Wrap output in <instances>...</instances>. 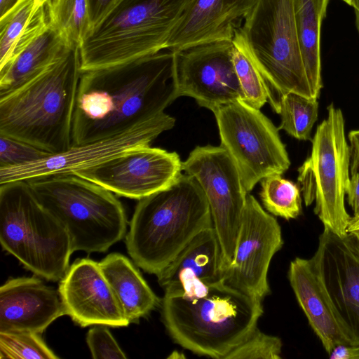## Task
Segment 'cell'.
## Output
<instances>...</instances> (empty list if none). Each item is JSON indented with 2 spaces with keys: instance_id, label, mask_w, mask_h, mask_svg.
<instances>
[{
  "instance_id": "37",
  "label": "cell",
  "mask_w": 359,
  "mask_h": 359,
  "mask_svg": "<svg viewBox=\"0 0 359 359\" xmlns=\"http://www.w3.org/2000/svg\"><path fill=\"white\" fill-rule=\"evenodd\" d=\"M20 0H0V18L11 10Z\"/></svg>"
},
{
  "instance_id": "15",
  "label": "cell",
  "mask_w": 359,
  "mask_h": 359,
  "mask_svg": "<svg viewBox=\"0 0 359 359\" xmlns=\"http://www.w3.org/2000/svg\"><path fill=\"white\" fill-rule=\"evenodd\" d=\"M182 171L177 153L145 145L72 175L120 196L140 200L173 184Z\"/></svg>"
},
{
  "instance_id": "4",
  "label": "cell",
  "mask_w": 359,
  "mask_h": 359,
  "mask_svg": "<svg viewBox=\"0 0 359 359\" xmlns=\"http://www.w3.org/2000/svg\"><path fill=\"white\" fill-rule=\"evenodd\" d=\"M261 302L220 281L196 295L165 291L162 318L175 343L199 355L224 359L257 327Z\"/></svg>"
},
{
  "instance_id": "21",
  "label": "cell",
  "mask_w": 359,
  "mask_h": 359,
  "mask_svg": "<svg viewBox=\"0 0 359 359\" xmlns=\"http://www.w3.org/2000/svg\"><path fill=\"white\" fill-rule=\"evenodd\" d=\"M288 279L309 323L329 355L349 341L339 326L315 255L290 262Z\"/></svg>"
},
{
  "instance_id": "14",
  "label": "cell",
  "mask_w": 359,
  "mask_h": 359,
  "mask_svg": "<svg viewBox=\"0 0 359 359\" xmlns=\"http://www.w3.org/2000/svg\"><path fill=\"white\" fill-rule=\"evenodd\" d=\"M233 48L232 41H222L172 51L177 97H191L212 112L222 105L244 100Z\"/></svg>"
},
{
  "instance_id": "22",
  "label": "cell",
  "mask_w": 359,
  "mask_h": 359,
  "mask_svg": "<svg viewBox=\"0 0 359 359\" xmlns=\"http://www.w3.org/2000/svg\"><path fill=\"white\" fill-rule=\"evenodd\" d=\"M99 265L130 323L137 322L159 304L158 297L126 256L109 254Z\"/></svg>"
},
{
  "instance_id": "41",
  "label": "cell",
  "mask_w": 359,
  "mask_h": 359,
  "mask_svg": "<svg viewBox=\"0 0 359 359\" xmlns=\"http://www.w3.org/2000/svg\"><path fill=\"white\" fill-rule=\"evenodd\" d=\"M38 1H46V0H38Z\"/></svg>"
},
{
  "instance_id": "34",
  "label": "cell",
  "mask_w": 359,
  "mask_h": 359,
  "mask_svg": "<svg viewBox=\"0 0 359 359\" xmlns=\"http://www.w3.org/2000/svg\"><path fill=\"white\" fill-rule=\"evenodd\" d=\"M91 28L109 11L117 0H86Z\"/></svg>"
},
{
  "instance_id": "24",
  "label": "cell",
  "mask_w": 359,
  "mask_h": 359,
  "mask_svg": "<svg viewBox=\"0 0 359 359\" xmlns=\"http://www.w3.org/2000/svg\"><path fill=\"white\" fill-rule=\"evenodd\" d=\"M330 0H296L295 18L303 62L316 99L323 88L320 30Z\"/></svg>"
},
{
  "instance_id": "23",
  "label": "cell",
  "mask_w": 359,
  "mask_h": 359,
  "mask_svg": "<svg viewBox=\"0 0 359 359\" xmlns=\"http://www.w3.org/2000/svg\"><path fill=\"white\" fill-rule=\"evenodd\" d=\"M70 46L54 28L48 27L9 64L0 69V95L29 81L61 57Z\"/></svg>"
},
{
  "instance_id": "9",
  "label": "cell",
  "mask_w": 359,
  "mask_h": 359,
  "mask_svg": "<svg viewBox=\"0 0 359 359\" xmlns=\"http://www.w3.org/2000/svg\"><path fill=\"white\" fill-rule=\"evenodd\" d=\"M327 109L312 139L310 156L298 170V182L306 206L315 201L314 212L324 227L343 236L351 217L344 204L350 180L349 145L341 110L333 103Z\"/></svg>"
},
{
  "instance_id": "11",
  "label": "cell",
  "mask_w": 359,
  "mask_h": 359,
  "mask_svg": "<svg viewBox=\"0 0 359 359\" xmlns=\"http://www.w3.org/2000/svg\"><path fill=\"white\" fill-rule=\"evenodd\" d=\"M182 170L197 180L207 198L221 246L224 271L233 258L248 193L234 162L221 146L196 147L182 162Z\"/></svg>"
},
{
  "instance_id": "17",
  "label": "cell",
  "mask_w": 359,
  "mask_h": 359,
  "mask_svg": "<svg viewBox=\"0 0 359 359\" xmlns=\"http://www.w3.org/2000/svg\"><path fill=\"white\" fill-rule=\"evenodd\" d=\"M58 292L65 315L82 327H120L130 323L99 262L76 259L60 280Z\"/></svg>"
},
{
  "instance_id": "13",
  "label": "cell",
  "mask_w": 359,
  "mask_h": 359,
  "mask_svg": "<svg viewBox=\"0 0 359 359\" xmlns=\"http://www.w3.org/2000/svg\"><path fill=\"white\" fill-rule=\"evenodd\" d=\"M283 245L278 221L248 193L233 258L223 271L222 281L262 301L270 293L267 275L271 261Z\"/></svg>"
},
{
  "instance_id": "5",
  "label": "cell",
  "mask_w": 359,
  "mask_h": 359,
  "mask_svg": "<svg viewBox=\"0 0 359 359\" xmlns=\"http://www.w3.org/2000/svg\"><path fill=\"white\" fill-rule=\"evenodd\" d=\"M192 0H117L83 39L81 72L166 49L170 36Z\"/></svg>"
},
{
  "instance_id": "2",
  "label": "cell",
  "mask_w": 359,
  "mask_h": 359,
  "mask_svg": "<svg viewBox=\"0 0 359 359\" xmlns=\"http://www.w3.org/2000/svg\"><path fill=\"white\" fill-rule=\"evenodd\" d=\"M81 74L79 47L72 46L39 74L0 95V135L49 154L69 149Z\"/></svg>"
},
{
  "instance_id": "32",
  "label": "cell",
  "mask_w": 359,
  "mask_h": 359,
  "mask_svg": "<svg viewBox=\"0 0 359 359\" xmlns=\"http://www.w3.org/2000/svg\"><path fill=\"white\" fill-rule=\"evenodd\" d=\"M48 154L28 143L0 135V167H8L41 159Z\"/></svg>"
},
{
  "instance_id": "27",
  "label": "cell",
  "mask_w": 359,
  "mask_h": 359,
  "mask_svg": "<svg viewBox=\"0 0 359 359\" xmlns=\"http://www.w3.org/2000/svg\"><path fill=\"white\" fill-rule=\"evenodd\" d=\"M261 185V200L270 214L287 220L301 214V190L296 184L275 174L262 179Z\"/></svg>"
},
{
  "instance_id": "7",
  "label": "cell",
  "mask_w": 359,
  "mask_h": 359,
  "mask_svg": "<svg viewBox=\"0 0 359 359\" xmlns=\"http://www.w3.org/2000/svg\"><path fill=\"white\" fill-rule=\"evenodd\" d=\"M0 242L27 269L50 281L62 279L74 252L65 227L27 181L0 184Z\"/></svg>"
},
{
  "instance_id": "6",
  "label": "cell",
  "mask_w": 359,
  "mask_h": 359,
  "mask_svg": "<svg viewBox=\"0 0 359 359\" xmlns=\"http://www.w3.org/2000/svg\"><path fill=\"white\" fill-rule=\"evenodd\" d=\"M296 0H255L241 32L267 91L268 102L279 114L288 93L315 99L299 43Z\"/></svg>"
},
{
  "instance_id": "20",
  "label": "cell",
  "mask_w": 359,
  "mask_h": 359,
  "mask_svg": "<svg viewBox=\"0 0 359 359\" xmlns=\"http://www.w3.org/2000/svg\"><path fill=\"white\" fill-rule=\"evenodd\" d=\"M222 274L221 246L211 226L199 232L156 276L165 291L196 295L222 281Z\"/></svg>"
},
{
  "instance_id": "1",
  "label": "cell",
  "mask_w": 359,
  "mask_h": 359,
  "mask_svg": "<svg viewBox=\"0 0 359 359\" xmlns=\"http://www.w3.org/2000/svg\"><path fill=\"white\" fill-rule=\"evenodd\" d=\"M174 53H158L81 72L72 145L122 133L159 116L176 100Z\"/></svg>"
},
{
  "instance_id": "28",
  "label": "cell",
  "mask_w": 359,
  "mask_h": 359,
  "mask_svg": "<svg viewBox=\"0 0 359 359\" xmlns=\"http://www.w3.org/2000/svg\"><path fill=\"white\" fill-rule=\"evenodd\" d=\"M318 102L294 93H288L281 99L278 130L299 140H311V133L318 118Z\"/></svg>"
},
{
  "instance_id": "10",
  "label": "cell",
  "mask_w": 359,
  "mask_h": 359,
  "mask_svg": "<svg viewBox=\"0 0 359 359\" xmlns=\"http://www.w3.org/2000/svg\"><path fill=\"white\" fill-rule=\"evenodd\" d=\"M213 114L220 146L234 162L248 193L264 177L289 169L290 161L278 128L259 109L239 100Z\"/></svg>"
},
{
  "instance_id": "3",
  "label": "cell",
  "mask_w": 359,
  "mask_h": 359,
  "mask_svg": "<svg viewBox=\"0 0 359 359\" xmlns=\"http://www.w3.org/2000/svg\"><path fill=\"white\" fill-rule=\"evenodd\" d=\"M211 226L204 191L194 177L182 174L169 187L139 200L126 238L127 250L138 267L157 276Z\"/></svg>"
},
{
  "instance_id": "33",
  "label": "cell",
  "mask_w": 359,
  "mask_h": 359,
  "mask_svg": "<svg viewBox=\"0 0 359 359\" xmlns=\"http://www.w3.org/2000/svg\"><path fill=\"white\" fill-rule=\"evenodd\" d=\"M107 326L96 325L86 334V343L94 359L127 358Z\"/></svg>"
},
{
  "instance_id": "38",
  "label": "cell",
  "mask_w": 359,
  "mask_h": 359,
  "mask_svg": "<svg viewBox=\"0 0 359 359\" xmlns=\"http://www.w3.org/2000/svg\"><path fill=\"white\" fill-rule=\"evenodd\" d=\"M355 14V25L359 34V0H353V6Z\"/></svg>"
},
{
  "instance_id": "35",
  "label": "cell",
  "mask_w": 359,
  "mask_h": 359,
  "mask_svg": "<svg viewBox=\"0 0 359 359\" xmlns=\"http://www.w3.org/2000/svg\"><path fill=\"white\" fill-rule=\"evenodd\" d=\"M350 151V173L359 172V129L350 131L348 135Z\"/></svg>"
},
{
  "instance_id": "18",
  "label": "cell",
  "mask_w": 359,
  "mask_h": 359,
  "mask_svg": "<svg viewBox=\"0 0 359 359\" xmlns=\"http://www.w3.org/2000/svg\"><path fill=\"white\" fill-rule=\"evenodd\" d=\"M64 315L58 290L38 278H11L0 287V331L42 334Z\"/></svg>"
},
{
  "instance_id": "8",
  "label": "cell",
  "mask_w": 359,
  "mask_h": 359,
  "mask_svg": "<svg viewBox=\"0 0 359 359\" xmlns=\"http://www.w3.org/2000/svg\"><path fill=\"white\" fill-rule=\"evenodd\" d=\"M27 182L39 202L65 227L74 251L104 252L125 236L126 212L110 191L75 175Z\"/></svg>"
},
{
  "instance_id": "12",
  "label": "cell",
  "mask_w": 359,
  "mask_h": 359,
  "mask_svg": "<svg viewBox=\"0 0 359 359\" xmlns=\"http://www.w3.org/2000/svg\"><path fill=\"white\" fill-rule=\"evenodd\" d=\"M175 119L163 113L115 135L69 149L29 163L0 167V184L55 175H72L96 165L128 150L150 145Z\"/></svg>"
},
{
  "instance_id": "19",
  "label": "cell",
  "mask_w": 359,
  "mask_h": 359,
  "mask_svg": "<svg viewBox=\"0 0 359 359\" xmlns=\"http://www.w3.org/2000/svg\"><path fill=\"white\" fill-rule=\"evenodd\" d=\"M255 0H192L172 31L166 49L232 41Z\"/></svg>"
},
{
  "instance_id": "26",
  "label": "cell",
  "mask_w": 359,
  "mask_h": 359,
  "mask_svg": "<svg viewBox=\"0 0 359 359\" xmlns=\"http://www.w3.org/2000/svg\"><path fill=\"white\" fill-rule=\"evenodd\" d=\"M232 42L233 64L244 101L260 109L268 102L267 91L264 79L248 51L241 28L236 30Z\"/></svg>"
},
{
  "instance_id": "30",
  "label": "cell",
  "mask_w": 359,
  "mask_h": 359,
  "mask_svg": "<svg viewBox=\"0 0 359 359\" xmlns=\"http://www.w3.org/2000/svg\"><path fill=\"white\" fill-rule=\"evenodd\" d=\"M42 2L45 1L20 0L0 18V69L7 63L14 46Z\"/></svg>"
},
{
  "instance_id": "16",
  "label": "cell",
  "mask_w": 359,
  "mask_h": 359,
  "mask_svg": "<svg viewBox=\"0 0 359 359\" xmlns=\"http://www.w3.org/2000/svg\"><path fill=\"white\" fill-rule=\"evenodd\" d=\"M314 255L338 323L350 346H359V237L324 227Z\"/></svg>"
},
{
  "instance_id": "29",
  "label": "cell",
  "mask_w": 359,
  "mask_h": 359,
  "mask_svg": "<svg viewBox=\"0 0 359 359\" xmlns=\"http://www.w3.org/2000/svg\"><path fill=\"white\" fill-rule=\"evenodd\" d=\"M0 358L58 359L41 334L29 331H0Z\"/></svg>"
},
{
  "instance_id": "39",
  "label": "cell",
  "mask_w": 359,
  "mask_h": 359,
  "mask_svg": "<svg viewBox=\"0 0 359 359\" xmlns=\"http://www.w3.org/2000/svg\"><path fill=\"white\" fill-rule=\"evenodd\" d=\"M343 1H344L346 4H347L348 5L352 6H353V0H341Z\"/></svg>"
},
{
  "instance_id": "40",
  "label": "cell",
  "mask_w": 359,
  "mask_h": 359,
  "mask_svg": "<svg viewBox=\"0 0 359 359\" xmlns=\"http://www.w3.org/2000/svg\"><path fill=\"white\" fill-rule=\"evenodd\" d=\"M359 237V232H353Z\"/></svg>"
},
{
  "instance_id": "36",
  "label": "cell",
  "mask_w": 359,
  "mask_h": 359,
  "mask_svg": "<svg viewBox=\"0 0 359 359\" xmlns=\"http://www.w3.org/2000/svg\"><path fill=\"white\" fill-rule=\"evenodd\" d=\"M328 355L330 359H359V346L339 345Z\"/></svg>"
},
{
  "instance_id": "25",
  "label": "cell",
  "mask_w": 359,
  "mask_h": 359,
  "mask_svg": "<svg viewBox=\"0 0 359 359\" xmlns=\"http://www.w3.org/2000/svg\"><path fill=\"white\" fill-rule=\"evenodd\" d=\"M48 24L70 46H80L91 29L86 0H46Z\"/></svg>"
},
{
  "instance_id": "31",
  "label": "cell",
  "mask_w": 359,
  "mask_h": 359,
  "mask_svg": "<svg viewBox=\"0 0 359 359\" xmlns=\"http://www.w3.org/2000/svg\"><path fill=\"white\" fill-rule=\"evenodd\" d=\"M282 346L280 338L266 334L256 327L224 359H280Z\"/></svg>"
}]
</instances>
